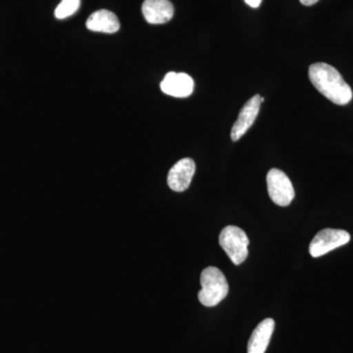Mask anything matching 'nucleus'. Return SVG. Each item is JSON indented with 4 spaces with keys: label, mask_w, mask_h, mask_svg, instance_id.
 Instances as JSON below:
<instances>
[{
    "label": "nucleus",
    "mask_w": 353,
    "mask_h": 353,
    "mask_svg": "<svg viewBox=\"0 0 353 353\" xmlns=\"http://www.w3.org/2000/svg\"><path fill=\"white\" fill-rule=\"evenodd\" d=\"M309 79L316 90L338 105H345L352 99V90L340 72L327 63H314L309 67Z\"/></svg>",
    "instance_id": "f257e3e1"
},
{
    "label": "nucleus",
    "mask_w": 353,
    "mask_h": 353,
    "mask_svg": "<svg viewBox=\"0 0 353 353\" xmlns=\"http://www.w3.org/2000/svg\"><path fill=\"white\" fill-rule=\"evenodd\" d=\"M201 285L199 299L201 304L208 307L217 305L229 294L227 279L217 267L209 266L202 271Z\"/></svg>",
    "instance_id": "f03ea898"
},
{
    "label": "nucleus",
    "mask_w": 353,
    "mask_h": 353,
    "mask_svg": "<svg viewBox=\"0 0 353 353\" xmlns=\"http://www.w3.org/2000/svg\"><path fill=\"white\" fill-rule=\"evenodd\" d=\"M219 243L234 264L240 265L248 259L250 240L241 228L225 227L220 233Z\"/></svg>",
    "instance_id": "7ed1b4c3"
},
{
    "label": "nucleus",
    "mask_w": 353,
    "mask_h": 353,
    "mask_svg": "<svg viewBox=\"0 0 353 353\" xmlns=\"http://www.w3.org/2000/svg\"><path fill=\"white\" fill-rule=\"evenodd\" d=\"M266 180L272 201L279 206L290 205L294 199V190L289 176L279 169H271Z\"/></svg>",
    "instance_id": "20e7f679"
},
{
    "label": "nucleus",
    "mask_w": 353,
    "mask_h": 353,
    "mask_svg": "<svg viewBox=\"0 0 353 353\" xmlns=\"http://www.w3.org/2000/svg\"><path fill=\"white\" fill-rule=\"evenodd\" d=\"M350 241L347 231L338 229H324L316 234L309 245V252L312 257H320Z\"/></svg>",
    "instance_id": "39448f33"
},
{
    "label": "nucleus",
    "mask_w": 353,
    "mask_h": 353,
    "mask_svg": "<svg viewBox=\"0 0 353 353\" xmlns=\"http://www.w3.org/2000/svg\"><path fill=\"white\" fill-rule=\"evenodd\" d=\"M196 172V163L192 158H183L169 171L167 183L174 192H182L189 189Z\"/></svg>",
    "instance_id": "423d86ee"
},
{
    "label": "nucleus",
    "mask_w": 353,
    "mask_h": 353,
    "mask_svg": "<svg viewBox=\"0 0 353 353\" xmlns=\"http://www.w3.org/2000/svg\"><path fill=\"white\" fill-rule=\"evenodd\" d=\"M260 97H261L259 94L254 95L241 108L238 120L234 122V126L232 128V141H238L256 120L260 110V103H261Z\"/></svg>",
    "instance_id": "0eeeda50"
},
{
    "label": "nucleus",
    "mask_w": 353,
    "mask_h": 353,
    "mask_svg": "<svg viewBox=\"0 0 353 353\" xmlns=\"http://www.w3.org/2000/svg\"><path fill=\"white\" fill-rule=\"evenodd\" d=\"M160 88L164 94L183 99L192 94L194 83L192 77L188 74L170 72L165 76L163 81L160 83Z\"/></svg>",
    "instance_id": "6e6552de"
},
{
    "label": "nucleus",
    "mask_w": 353,
    "mask_h": 353,
    "mask_svg": "<svg viewBox=\"0 0 353 353\" xmlns=\"http://www.w3.org/2000/svg\"><path fill=\"white\" fill-rule=\"evenodd\" d=\"M141 10L146 22L152 25L164 24L174 16V6L169 0H145Z\"/></svg>",
    "instance_id": "1a4fd4ad"
},
{
    "label": "nucleus",
    "mask_w": 353,
    "mask_h": 353,
    "mask_svg": "<svg viewBox=\"0 0 353 353\" xmlns=\"http://www.w3.org/2000/svg\"><path fill=\"white\" fill-rule=\"evenodd\" d=\"M274 329L275 321L271 318L260 322L248 341V353H265L270 343Z\"/></svg>",
    "instance_id": "9d476101"
},
{
    "label": "nucleus",
    "mask_w": 353,
    "mask_h": 353,
    "mask_svg": "<svg viewBox=\"0 0 353 353\" xmlns=\"http://www.w3.org/2000/svg\"><path fill=\"white\" fill-rule=\"evenodd\" d=\"M87 28L92 32L114 34L119 31L120 22L117 16L106 9L95 11L88 17Z\"/></svg>",
    "instance_id": "9b49d317"
},
{
    "label": "nucleus",
    "mask_w": 353,
    "mask_h": 353,
    "mask_svg": "<svg viewBox=\"0 0 353 353\" xmlns=\"http://www.w3.org/2000/svg\"><path fill=\"white\" fill-rule=\"evenodd\" d=\"M80 6L81 0H62L55 9V17L57 19H65L76 13Z\"/></svg>",
    "instance_id": "f8f14e48"
},
{
    "label": "nucleus",
    "mask_w": 353,
    "mask_h": 353,
    "mask_svg": "<svg viewBox=\"0 0 353 353\" xmlns=\"http://www.w3.org/2000/svg\"><path fill=\"white\" fill-rule=\"evenodd\" d=\"M245 2L248 6L252 7V8H257L261 4L262 0H245Z\"/></svg>",
    "instance_id": "ddd939ff"
},
{
    "label": "nucleus",
    "mask_w": 353,
    "mask_h": 353,
    "mask_svg": "<svg viewBox=\"0 0 353 353\" xmlns=\"http://www.w3.org/2000/svg\"><path fill=\"white\" fill-rule=\"evenodd\" d=\"M299 1H301V4H303V6H314L319 0H299Z\"/></svg>",
    "instance_id": "4468645a"
}]
</instances>
